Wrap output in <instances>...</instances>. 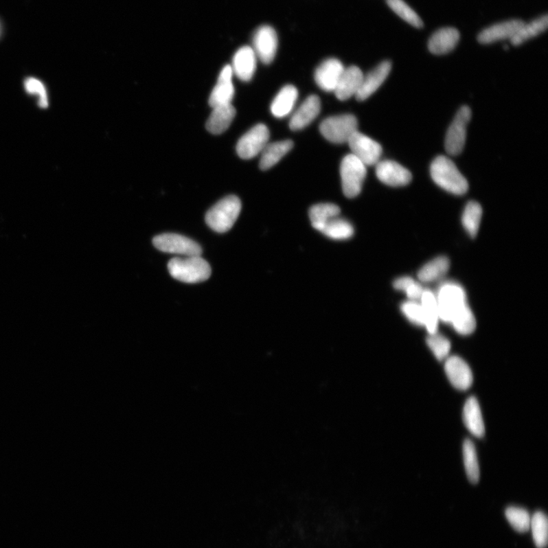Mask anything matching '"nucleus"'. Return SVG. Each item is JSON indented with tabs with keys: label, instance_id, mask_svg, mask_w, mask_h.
I'll use <instances>...</instances> for the list:
<instances>
[{
	"label": "nucleus",
	"instance_id": "obj_1",
	"mask_svg": "<svg viewBox=\"0 0 548 548\" xmlns=\"http://www.w3.org/2000/svg\"><path fill=\"white\" fill-rule=\"evenodd\" d=\"M439 321L451 324V322L469 306L467 294L464 288L453 281L442 283L437 293Z\"/></svg>",
	"mask_w": 548,
	"mask_h": 548
},
{
	"label": "nucleus",
	"instance_id": "obj_2",
	"mask_svg": "<svg viewBox=\"0 0 548 548\" xmlns=\"http://www.w3.org/2000/svg\"><path fill=\"white\" fill-rule=\"evenodd\" d=\"M431 174L435 184L448 193L463 195L468 192V181L453 161L444 156H439L433 160Z\"/></svg>",
	"mask_w": 548,
	"mask_h": 548
},
{
	"label": "nucleus",
	"instance_id": "obj_3",
	"mask_svg": "<svg viewBox=\"0 0 548 548\" xmlns=\"http://www.w3.org/2000/svg\"><path fill=\"white\" fill-rule=\"evenodd\" d=\"M168 269L173 278L187 284L203 282L212 275V268L201 256L172 258Z\"/></svg>",
	"mask_w": 548,
	"mask_h": 548
},
{
	"label": "nucleus",
	"instance_id": "obj_4",
	"mask_svg": "<svg viewBox=\"0 0 548 548\" xmlns=\"http://www.w3.org/2000/svg\"><path fill=\"white\" fill-rule=\"evenodd\" d=\"M241 209L240 199L234 195L228 196L209 210L206 215V222L216 233H227L233 227Z\"/></svg>",
	"mask_w": 548,
	"mask_h": 548
},
{
	"label": "nucleus",
	"instance_id": "obj_5",
	"mask_svg": "<svg viewBox=\"0 0 548 548\" xmlns=\"http://www.w3.org/2000/svg\"><path fill=\"white\" fill-rule=\"evenodd\" d=\"M367 173V166L353 154L343 159L341 176L343 192L347 198H354L361 194Z\"/></svg>",
	"mask_w": 548,
	"mask_h": 548
},
{
	"label": "nucleus",
	"instance_id": "obj_6",
	"mask_svg": "<svg viewBox=\"0 0 548 548\" xmlns=\"http://www.w3.org/2000/svg\"><path fill=\"white\" fill-rule=\"evenodd\" d=\"M357 128L356 117L349 114L329 117L319 126L321 135L329 142L336 144L347 143Z\"/></svg>",
	"mask_w": 548,
	"mask_h": 548
},
{
	"label": "nucleus",
	"instance_id": "obj_7",
	"mask_svg": "<svg viewBox=\"0 0 548 548\" xmlns=\"http://www.w3.org/2000/svg\"><path fill=\"white\" fill-rule=\"evenodd\" d=\"M270 132L268 126L258 124L249 130L238 140L236 150L243 159H251L262 153L269 144Z\"/></svg>",
	"mask_w": 548,
	"mask_h": 548
},
{
	"label": "nucleus",
	"instance_id": "obj_8",
	"mask_svg": "<svg viewBox=\"0 0 548 548\" xmlns=\"http://www.w3.org/2000/svg\"><path fill=\"white\" fill-rule=\"evenodd\" d=\"M472 117V111L463 106L455 115L446 133L445 146L447 152L457 156L464 150L466 142L467 126Z\"/></svg>",
	"mask_w": 548,
	"mask_h": 548
},
{
	"label": "nucleus",
	"instance_id": "obj_9",
	"mask_svg": "<svg viewBox=\"0 0 548 548\" xmlns=\"http://www.w3.org/2000/svg\"><path fill=\"white\" fill-rule=\"evenodd\" d=\"M155 247L161 251L183 256H201L202 249L196 242L179 234L165 233L153 238Z\"/></svg>",
	"mask_w": 548,
	"mask_h": 548
},
{
	"label": "nucleus",
	"instance_id": "obj_10",
	"mask_svg": "<svg viewBox=\"0 0 548 548\" xmlns=\"http://www.w3.org/2000/svg\"><path fill=\"white\" fill-rule=\"evenodd\" d=\"M354 157L360 159L365 166L376 165L383 154L380 144L374 139L356 131L347 142Z\"/></svg>",
	"mask_w": 548,
	"mask_h": 548
},
{
	"label": "nucleus",
	"instance_id": "obj_11",
	"mask_svg": "<svg viewBox=\"0 0 548 548\" xmlns=\"http://www.w3.org/2000/svg\"><path fill=\"white\" fill-rule=\"evenodd\" d=\"M278 37L275 30L270 25L259 27L253 36V50L257 58L264 65H270L276 57Z\"/></svg>",
	"mask_w": 548,
	"mask_h": 548
},
{
	"label": "nucleus",
	"instance_id": "obj_12",
	"mask_svg": "<svg viewBox=\"0 0 548 548\" xmlns=\"http://www.w3.org/2000/svg\"><path fill=\"white\" fill-rule=\"evenodd\" d=\"M376 174L379 181L391 187H403L412 180L409 170L391 160L379 161L376 165Z\"/></svg>",
	"mask_w": 548,
	"mask_h": 548
},
{
	"label": "nucleus",
	"instance_id": "obj_13",
	"mask_svg": "<svg viewBox=\"0 0 548 548\" xmlns=\"http://www.w3.org/2000/svg\"><path fill=\"white\" fill-rule=\"evenodd\" d=\"M445 371L449 382L457 389L466 391L473 383L472 371L461 357L448 356L445 363Z\"/></svg>",
	"mask_w": 548,
	"mask_h": 548
},
{
	"label": "nucleus",
	"instance_id": "obj_14",
	"mask_svg": "<svg viewBox=\"0 0 548 548\" xmlns=\"http://www.w3.org/2000/svg\"><path fill=\"white\" fill-rule=\"evenodd\" d=\"M344 69L343 63L336 58L323 61L315 72L316 84L328 93L334 91Z\"/></svg>",
	"mask_w": 548,
	"mask_h": 548
},
{
	"label": "nucleus",
	"instance_id": "obj_15",
	"mask_svg": "<svg viewBox=\"0 0 548 548\" xmlns=\"http://www.w3.org/2000/svg\"><path fill=\"white\" fill-rule=\"evenodd\" d=\"M233 76V68L230 65L223 67L209 98V104L212 109L220 105L229 104L233 102L235 95Z\"/></svg>",
	"mask_w": 548,
	"mask_h": 548
},
{
	"label": "nucleus",
	"instance_id": "obj_16",
	"mask_svg": "<svg viewBox=\"0 0 548 548\" xmlns=\"http://www.w3.org/2000/svg\"><path fill=\"white\" fill-rule=\"evenodd\" d=\"M391 70V61L385 60L367 75L364 76L361 87L356 95V100L363 102L374 94L387 79Z\"/></svg>",
	"mask_w": 548,
	"mask_h": 548
},
{
	"label": "nucleus",
	"instance_id": "obj_17",
	"mask_svg": "<svg viewBox=\"0 0 548 548\" xmlns=\"http://www.w3.org/2000/svg\"><path fill=\"white\" fill-rule=\"evenodd\" d=\"M525 24L523 21L514 19L492 25L482 31L477 40L481 44L489 45L503 40H511Z\"/></svg>",
	"mask_w": 548,
	"mask_h": 548
},
{
	"label": "nucleus",
	"instance_id": "obj_18",
	"mask_svg": "<svg viewBox=\"0 0 548 548\" xmlns=\"http://www.w3.org/2000/svg\"><path fill=\"white\" fill-rule=\"evenodd\" d=\"M363 76L362 70L356 66L344 69L334 91L336 97L340 101H346L351 97L356 96L361 87Z\"/></svg>",
	"mask_w": 548,
	"mask_h": 548
},
{
	"label": "nucleus",
	"instance_id": "obj_19",
	"mask_svg": "<svg viewBox=\"0 0 548 548\" xmlns=\"http://www.w3.org/2000/svg\"><path fill=\"white\" fill-rule=\"evenodd\" d=\"M233 74L243 82H249L255 75L257 68V56L249 46H244L236 52L233 60Z\"/></svg>",
	"mask_w": 548,
	"mask_h": 548
},
{
	"label": "nucleus",
	"instance_id": "obj_20",
	"mask_svg": "<svg viewBox=\"0 0 548 548\" xmlns=\"http://www.w3.org/2000/svg\"><path fill=\"white\" fill-rule=\"evenodd\" d=\"M320 111L321 101L319 96H308L292 116L290 128L293 131L306 128L319 116Z\"/></svg>",
	"mask_w": 548,
	"mask_h": 548
},
{
	"label": "nucleus",
	"instance_id": "obj_21",
	"mask_svg": "<svg viewBox=\"0 0 548 548\" xmlns=\"http://www.w3.org/2000/svg\"><path fill=\"white\" fill-rule=\"evenodd\" d=\"M460 34L454 27H444L435 32L429 41L428 48L435 55H444L454 50L458 45Z\"/></svg>",
	"mask_w": 548,
	"mask_h": 548
},
{
	"label": "nucleus",
	"instance_id": "obj_22",
	"mask_svg": "<svg viewBox=\"0 0 548 548\" xmlns=\"http://www.w3.org/2000/svg\"><path fill=\"white\" fill-rule=\"evenodd\" d=\"M236 115V109L231 104L213 108L207 122V130L215 135H222L228 130Z\"/></svg>",
	"mask_w": 548,
	"mask_h": 548
},
{
	"label": "nucleus",
	"instance_id": "obj_23",
	"mask_svg": "<svg viewBox=\"0 0 548 548\" xmlns=\"http://www.w3.org/2000/svg\"><path fill=\"white\" fill-rule=\"evenodd\" d=\"M298 95L297 89L293 85L281 89L271 105L272 115L277 118L289 115L297 103Z\"/></svg>",
	"mask_w": 548,
	"mask_h": 548
},
{
	"label": "nucleus",
	"instance_id": "obj_24",
	"mask_svg": "<svg viewBox=\"0 0 548 548\" xmlns=\"http://www.w3.org/2000/svg\"><path fill=\"white\" fill-rule=\"evenodd\" d=\"M463 420L475 437L481 438L486 433L481 407L476 398L470 397L467 400L464 407Z\"/></svg>",
	"mask_w": 548,
	"mask_h": 548
},
{
	"label": "nucleus",
	"instance_id": "obj_25",
	"mask_svg": "<svg viewBox=\"0 0 548 548\" xmlns=\"http://www.w3.org/2000/svg\"><path fill=\"white\" fill-rule=\"evenodd\" d=\"M449 268H450V262L447 257L435 258L425 264L418 271L419 282L424 284L437 282L446 276Z\"/></svg>",
	"mask_w": 548,
	"mask_h": 548
},
{
	"label": "nucleus",
	"instance_id": "obj_26",
	"mask_svg": "<svg viewBox=\"0 0 548 548\" xmlns=\"http://www.w3.org/2000/svg\"><path fill=\"white\" fill-rule=\"evenodd\" d=\"M293 147V142L290 139L283 140L275 143L269 144L262 152V158L260 159L259 166L262 170H269L275 165Z\"/></svg>",
	"mask_w": 548,
	"mask_h": 548
},
{
	"label": "nucleus",
	"instance_id": "obj_27",
	"mask_svg": "<svg viewBox=\"0 0 548 548\" xmlns=\"http://www.w3.org/2000/svg\"><path fill=\"white\" fill-rule=\"evenodd\" d=\"M424 308L426 319L425 327L429 334L438 332L439 322V309L437 297L431 290L424 289L420 299Z\"/></svg>",
	"mask_w": 548,
	"mask_h": 548
},
{
	"label": "nucleus",
	"instance_id": "obj_28",
	"mask_svg": "<svg viewBox=\"0 0 548 548\" xmlns=\"http://www.w3.org/2000/svg\"><path fill=\"white\" fill-rule=\"evenodd\" d=\"M319 231L334 240H348L354 233L352 224L339 216L326 222Z\"/></svg>",
	"mask_w": 548,
	"mask_h": 548
},
{
	"label": "nucleus",
	"instance_id": "obj_29",
	"mask_svg": "<svg viewBox=\"0 0 548 548\" xmlns=\"http://www.w3.org/2000/svg\"><path fill=\"white\" fill-rule=\"evenodd\" d=\"M548 26V16L545 15L540 16L535 20H533L529 24H524L521 29L514 35L510 41L512 45L518 46L525 43V41H529L533 38L537 37L538 35L545 32Z\"/></svg>",
	"mask_w": 548,
	"mask_h": 548
},
{
	"label": "nucleus",
	"instance_id": "obj_30",
	"mask_svg": "<svg viewBox=\"0 0 548 548\" xmlns=\"http://www.w3.org/2000/svg\"><path fill=\"white\" fill-rule=\"evenodd\" d=\"M483 210L481 206L476 201H470L464 209L461 222L467 233L475 238L479 233L481 226Z\"/></svg>",
	"mask_w": 548,
	"mask_h": 548
},
{
	"label": "nucleus",
	"instance_id": "obj_31",
	"mask_svg": "<svg viewBox=\"0 0 548 548\" xmlns=\"http://www.w3.org/2000/svg\"><path fill=\"white\" fill-rule=\"evenodd\" d=\"M340 214L339 207L334 203H319L309 210V218L312 227L319 231L323 225L332 218L340 216Z\"/></svg>",
	"mask_w": 548,
	"mask_h": 548
},
{
	"label": "nucleus",
	"instance_id": "obj_32",
	"mask_svg": "<svg viewBox=\"0 0 548 548\" xmlns=\"http://www.w3.org/2000/svg\"><path fill=\"white\" fill-rule=\"evenodd\" d=\"M464 463L468 480L477 483L480 479V468L475 446L473 442L466 439L463 445Z\"/></svg>",
	"mask_w": 548,
	"mask_h": 548
},
{
	"label": "nucleus",
	"instance_id": "obj_33",
	"mask_svg": "<svg viewBox=\"0 0 548 548\" xmlns=\"http://www.w3.org/2000/svg\"><path fill=\"white\" fill-rule=\"evenodd\" d=\"M534 542L538 548H545L548 540V521L543 512H536L531 519Z\"/></svg>",
	"mask_w": 548,
	"mask_h": 548
},
{
	"label": "nucleus",
	"instance_id": "obj_34",
	"mask_svg": "<svg viewBox=\"0 0 548 548\" xmlns=\"http://www.w3.org/2000/svg\"><path fill=\"white\" fill-rule=\"evenodd\" d=\"M390 8L394 11L397 15L409 23L413 27L421 29L423 27L424 23L415 11H413L411 7L407 5L404 0H386Z\"/></svg>",
	"mask_w": 548,
	"mask_h": 548
},
{
	"label": "nucleus",
	"instance_id": "obj_35",
	"mask_svg": "<svg viewBox=\"0 0 548 548\" xmlns=\"http://www.w3.org/2000/svg\"><path fill=\"white\" fill-rule=\"evenodd\" d=\"M505 514L516 531L523 533L529 530L532 517L528 511L523 508L511 507L505 510Z\"/></svg>",
	"mask_w": 548,
	"mask_h": 548
},
{
	"label": "nucleus",
	"instance_id": "obj_36",
	"mask_svg": "<svg viewBox=\"0 0 548 548\" xmlns=\"http://www.w3.org/2000/svg\"><path fill=\"white\" fill-rule=\"evenodd\" d=\"M400 311L411 324L419 327H425V315L420 301L409 299L404 301L400 306Z\"/></svg>",
	"mask_w": 548,
	"mask_h": 548
},
{
	"label": "nucleus",
	"instance_id": "obj_37",
	"mask_svg": "<svg viewBox=\"0 0 548 548\" xmlns=\"http://www.w3.org/2000/svg\"><path fill=\"white\" fill-rule=\"evenodd\" d=\"M426 343L433 354L439 361H446L451 350V343L444 335L435 333L429 334Z\"/></svg>",
	"mask_w": 548,
	"mask_h": 548
},
{
	"label": "nucleus",
	"instance_id": "obj_38",
	"mask_svg": "<svg viewBox=\"0 0 548 548\" xmlns=\"http://www.w3.org/2000/svg\"><path fill=\"white\" fill-rule=\"evenodd\" d=\"M475 316L470 306L452 321L450 326L455 331L463 336L472 334L476 329Z\"/></svg>",
	"mask_w": 548,
	"mask_h": 548
},
{
	"label": "nucleus",
	"instance_id": "obj_39",
	"mask_svg": "<svg viewBox=\"0 0 548 548\" xmlns=\"http://www.w3.org/2000/svg\"><path fill=\"white\" fill-rule=\"evenodd\" d=\"M25 89L27 93L38 97V105L41 109H47L49 105L48 95L44 83L35 78L27 79L25 81Z\"/></svg>",
	"mask_w": 548,
	"mask_h": 548
},
{
	"label": "nucleus",
	"instance_id": "obj_40",
	"mask_svg": "<svg viewBox=\"0 0 548 548\" xmlns=\"http://www.w3.org/2000/svg\"><path fill=\"white\" fill-rule=\"evenodd\" d=\"M415 281L411 277H402L395 280L394 287L398 291L405 292L413 282Z\"/></svg>",
	"mask_w": 548,
	"mask_h": 548
},
{
	"label": "nucleus",
	"instance_id": "obj_41",
	"mask_svg": "<svg viewBox=\"0 0 548 548\" xmlns=\"http://www.w3.org/2000/svg\"><path fill=\"white\" fill-rule=\"evenodd\" d=\"M0 34H1V25H0Z\"/></svg>",
	"mask_w": 548,
	"mask_h": 548
}]
</instances>
